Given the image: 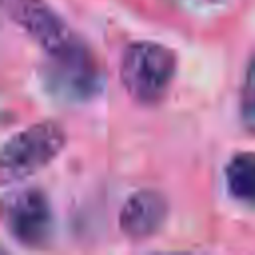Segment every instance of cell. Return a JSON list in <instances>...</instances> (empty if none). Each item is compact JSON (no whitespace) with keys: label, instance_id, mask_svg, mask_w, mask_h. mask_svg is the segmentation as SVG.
Wrapping results in <instances>:
<instances>
[{"label":"cell","instance_id":"52a82bcc","mask_svg":"<svg viewBox=\"0 0 255 255\" xmlns=\"http://www.w3.org/2000/svg\"><path fill=\"white\" fill-rule=\"evenodd\" d=\"M225 187L233 199L255 205V151H239L225 163Z\"/></svg>","mask_w":255,"mask_h":255},{"label":"cell","instance_id":"3957f363","mask_svg":"<svg viewBox=\"0 0 255 255\" xmlns=\"http://www.w3.org/2000/svg\"><path fill=\"white\" fill-rule=\"evenodd\" d=\"M2 8L6 16L42 48L46 60L66 58L86 46L46 0H2Z\"/></svg>","mask_w":255,"mask_h":255},{"label":"cell","instance_id":"8992f818","mask_svg":"<svg viewBox=\"0 0 255 255\" xmlns=\"http://www.w3.org/2000/svg\"><path fill=\"white\" fill-rule=\"evenodd\" d=\"M169 213L167 197L155 189H137L122 205L118 227L133 241L153 237L165 223Z\"/></svg>","mask_w":255,"mask_h":255},{"label":"cell","instance_id":"277c9868","mask_svg":"<svg viewBox=\"0 0 255 255\" xmlns=\"http://www.w3.org/2000/svg\"><path fill=\"white\" fill-rule=\"evenodd\" d=\"M4 225L18 245L26 249L48 247L54 237V213L46 193L38 187L12 193L4 203Z\"/></svg>","mask_w":255,"mask_h":255},{"label":"cell","instance_id":"6da1fadb","mask_svg":"<svg viewBox=\"0 0 255 255\" xmlns=\"http://www.w3.org/2000/svg\"><path fill=\"white\" fill-rule=\"evenodd\" d=\"M177 72V54L159 42L139 40L126 46L120 82L139 106H157L169 92Z\"/></svg>","mask_w":255,"mask_h":255},{"label":"cell","instance_id":"7a4b0ae2","mask_svg":"<svg viewBox=\"0 0 255 255\" xmlns=\"http://www.w3.org/2000/svg\"><path fill=\"white\" fill-rule=\"evenodd\" d=\"M66 141V129L54 120L36 122L10 135L0 151L2 185L20 183L46 169L64 151Z\"/></svg>","mask_w":255,"mask_h":255},{"label":"cell","instance_id":"ba28073f","mask_svg":"<svg viewBox=\"0 0 255 255\" xmlns=\"http://www.w3.org/2000/svg\"><path fill=\"white\" fill-rule=\"evenodd\" d=\"M239 114L245 129L255 135V56L249 60L243 86H241V98H239Z\"/></svg>","mask_w":255,"mask_h":255},{"label":"cell","instance_id":"5b68a950","mask_svg":"<svg viewBox=\"0 0 255 255\" xmlns=\"http://www.w3.org/2000/svg\"><path fill=\"white\" fill-rule=\"evenodd\" d=\"M44 82L54 96L70 102H84L100 92L104 78L96 56L84 46L66 58L46 60Z\"/></svg>","mask_w":255,"mask_h":255},{"label":"cell","instance_id":"9c48e42d","mask_svg":"<svg viewBox=\"0 0 255 255\" xmlns=\"http://www.w3.org/2000/svg\"><path fill=\"white\" fill-rule=\"evenodd\" d=\"M211 2H221V0H211Z\"/></svg>","mask_w":255,"mask_h":255}]
</instances>
